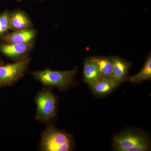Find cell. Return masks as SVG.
Masks as SVG:
<instances>
[{
  "label": "cell",
  "mask_w": 151,
  "mask_h": 151,
  "mask_svg": "<svg viewBox=\"0 0 151 151\" xmlns=\"http://www.w3.org/2000/svg\"><path fill=\"white\" fill-rule=\"evenodd\" d=\"M151 78V55H149L142 70L136 75L128 78V81L132 83H140Z\"/></svg>",
  "instance_id": "13"
},
{
  "label": "cell",
  "mask_w": 151,
  "mask_h": 151,
  "mask_svg": "<svg viewBox=\"0 0 151 151\" xmlns=\"http://www.w3.org/2000/svg\"><path fill=\"white\" fill-rule=\"evenodd\" d=\"M31 58L28 56L14 63L0 65V87L12 86L24 76Z\"/></svg>",
  "instance_id": "5"
},
{
  "label": "cell",
  "mask_w": 151,
  "mask_h": 151,
  "mask_svg": "<svg viewBox=\"0 0 151 151\" xmlns=\"http://www.w3.org/2000/svg\"><path fill=\"white\" fill-rule=\"evenodd\" d=\"M10 12L6 11L0 14V37L8 32L10 29Z\"/></svg>",
  "instance_id": "14"
},
{
  "label": "cell",
  "mask_w": 151,
  "mask_h": 151,
  "mask_svg": "<svg viewBox=\"0 0 151 151\" xmlns=\"http://www.w3.org/2000/svg\"><path fill=\"white\" fill-rule=\"evenodd\" d=\"M37 106L35 119L45 123H51L56 111V99L49 87L45 86L37 93L35 99Z\"/></svg>",
  "instance_id": "4"
},
{
  "label": "cell",
  "mask_w": 151,
  "mask_h": 151,
  "mask_svg": "<svg viewBox=\"0 0 151 151\" xmlns=\"http://www.w3.org/2000/svg\"><path fill=\"white\" fill-rule=\"evenodd\" d=\"M83 75L84 81L89 86L101 78L98 65L92 57L88 58L84 60Z\"/></svg>",
  "instance_id": "10"
},
{
  "label": "cell",
  "mask_w": 151,
  "mask_h": 151,
  "mask_svg": "<svg viewBox=\"0 0 151 151\" xmlns=\"http://www.w3.org/2000/svg\"><path fill=\"white\" fill-rule=\"evenodd\" d=\"M10 29L14 31L33 28V23L28 15L20 9L10 12Z\"/></svg>",
  "instance_id": "8"
},
{
  "label": "cell",
  "mask_w": 151,
  "mask_h": 151,
  "mask_svg": "<svg viewBox=\"0 0 151 151\" xmlns=\"http://www.w3.org/2000/svg\"><path fill=\"white\" fill-rule=\"evenodd\" d=\"M150 144L145 134L134 130L120 133L113 140L114 149L119 151H146L150 149Z\"/></svg>",
  "instance_id": "2"
},
{
  "label": "cell",
  "mask_w": 151,
  "mask_h": 151,
  "mask_svg": "<svg viewBox=\"0 0 151 151\" xmlns=\"http://www.w3.org/2000/svg\"><path fill=\"white\" fill-rule=\"evenodd\" d=\"M17 1H22V0H17ZM38 1H44V0H38Z\"/></svg>",
  "instance_id": "16"
},
{
  "label": "cell",
  "mask_w": 151,
  "mask_h": 151,
  "mask_svg": "<svg viewBox=\"0 0 151 151\" xmlns=\"http://www.w3.org/2000/svg\"><path fill=\"white\" fill-rule=\"evenodd\" d=\"M35 41L21 44H0V52L14 61H19L28 57L32 50Z\"/></svg>",
  "instance_id": "6"
},
{
  "label": "cell",
  "mask_w": 151,
  "mask_h": 151,
  "mask_svg": "<svg viewBox=\"0 0 151 151\" xmlns=\"http://www.w3.org/2000/svg\"><path fill=\"white\" fill-rule=\"evenodd\" d=\"M77 68L69 70H53L47 68L44 70L32 72L34 78L45 86H55L60 89L68 87L73 83Z\"/></svg>",
  "instance_id": "3"
},
{
  "label": "cell",
  "mask_w": 151,
  "mask_h": 151,
  "mask_svg": "<svg viewBox=\"0 0 151 151\" xmlns=\"http://www.w3.org/2000/svg\"><path fill=\"white\" fill-rule=\"evenodd\" d=\"M92 58L98 65L100 69L101 78H112L113 69L112 57L100 56Z\"/></svg>",
  "instance_id": "12"
},
{
  "label": "cell",
  "mask_w": 151,
  "mask_h": 151,
  "mask_svg": "<svg viewBox=\"0 0 151 151\" xmlns=\"http://www.w3.org/2000/svg\"><path fill=\"white\" fill-rule=\"evenodd\" d=\"M113 69L112 78L120 84L128 77L132 63L118 56L112 57Z\"/></svg>",
  "instance_id": "9"
},
{
  "label": "cell",
  "mask_w": 151,
  "mask_h": 151,
  "mask_svg": "<svg viewBox=\"0 0 151 151\" xmlns=\"http://www.w3.org/2000/svg\"><path fill=\"white\" fill-rule=\"evenodd\" d=\"M73 147V139L69 134L56 129L51 123L47 124L41 135L40 150L69 151Z\"/></svg>",
  "instance_id": "1"
},
{
  "label": "cell",
  "mask_w": 151,
  "mask_h": 151,
  "mask_svg": "<svg viewBox=\"0 0 151 151\" xmlns=\"http://www.w3.org/2000/svg\"><path fill=\"white\" fill-rule=\"evenodd\" d=\"M4 61H3L1 59V58H0V65H4Z\"/></svg>",
  "instance_id": "15"
},
{
  "label": "cell",
  "mask_w": 151,
  "mask_h": 151,
  "mask_svg": "<svg viewBox=\"0 0 151 151\" xmlns=\"http://www.w3.org/2000/svg\"><path fill=\"white\" fill-rule=\"evenodd\" d=\"M37 31L34 28L14 31L6 33L0 37V39L6 44H21L35 41Z\"/></svg>",
  "instance_id": "7"
},
{
  "label": "cell",
  "mask_w": 151,
  "mask_h": 151,
  "mask_svg": "<svg viewBox=\"0 0 151 151\" xmlns=\"http://www.w3.org/2000/svg\"><path fill=\"white\" fill-rule=\"evenodd\" d=\"M119 85L118 83L112 78H100L90 86L95 94L103 95L112 92Z\"/></svg>",
  "instance_id": "11"
}]
</instances>
